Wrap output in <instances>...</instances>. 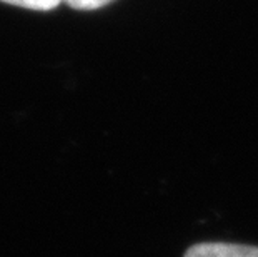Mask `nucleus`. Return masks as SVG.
Here are the masks:
<instances>
[{
  "mask_svg": "<svg viewBox=\"0 0 258 257\" xmlns=\"http://www.w3.org/2000/svg\"><path fill=\"white\" fill-rule=\"evenodd\" d=\"M183 257H258V247L230 242H200L191 245Z\"/></svg>",
  "mask_w": 258,
  "mask_h": 257,
  "instance_id": "obj_1",
  "label": "nucleus"
},
{
  "mask_svg": "<svg viewBox=\"0 0 258 257\" xmlns=\"http://www.w3.org/2000/svg\"><path fill=\"white\" fill-rule=\"evenodd\" d=\"M0 2L12 4V5H17V7L30 9V10H42V12H47V10L58 7V4L62 2V0H0Z\"/></svg>",
  "mask_w": 258,
  "mask_h": 257,
  "instance_id": "obj_2",
  "label": "nucleus"
},
{
  "mask_svg": "<svg viewBox=\"0 0 258 257\" xmlns=\"http://www.w3.org/2000/svg\"><path fill=\"white\" fill-rule=\"evenodd\" d=\"M65 2H67L69 7L75 10H95L110 4L112 0H65Z\"/></svg>",
  "mask_w": 258,
  "mask_h": 257,
  "instance_id": "obj_3",
  "label": "nucleus"
}]
</instances>
